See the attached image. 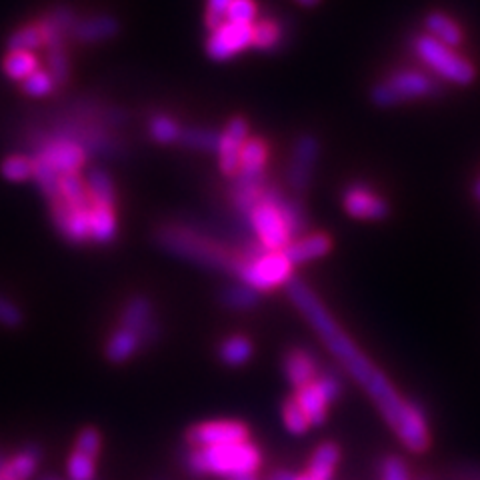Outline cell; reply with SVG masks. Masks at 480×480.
<instances>
[{"mask_svg":"<svg viewBox=\"0 0 480 480\" xmlns=\"http://www.w3.org/2000/svg\"><path fill=\"white\" fill-rule=\"evenodd\" d=\"M319 157H321V142L314 135H302L294 142L291 165H289V185L296 194H302L311 189Z\"/></svg>","mask_w":480,"mask_h":480,"instance_id":"11","label":"cell"},{"mask_svg":"<svg viewBox=\"0 0 480 480\" xmlns=\"http://www.w3.org/2000/svg\"><path fill=\"white\" fill-rule=\"evenodd\" d=\"M254 346L244 334H232L219 346V359L227 366H244L252 359Z\"/></svg>","mask_w":480,"mask_h":480,"instance_id":"27","label":"cell"},{"mask_svg":"<svg viewBox=\"0 0 480 480\" xmlns=\"http://www.w3.org/2000/svg\"><path fill=\"white\" fill-rule=\"evenodd\" d=\"M43 46H45V38L36 23L20 26L6 40L8 53H33V50Z\"/></svg>","mask_w":480,"mask_h":480,"instance_id":"31","label":"cell"},{"mask_svg":"<svg viewBox=\"0 0 480 480\" xmlns=\"http://www.w3.org/2000/svg\"><path fill=\"white\" fill-rule=\"evenodd\" d=\"M438 93V87L431 77L421 70H396L383 83L374 85L371 90V100L376 107L388 108L406 100L431 98Z\"/></svg>","mask_w":480,"mask_h":480,"instance_id":"6","label":"cell"},{"mask_svg":"<svg viewBox=\"0 0 480 480\" xmlns=\"http://www.w3.org/2000/svg\"><path fill=\"white\" fill-rule=\"evenodd\" d=\"M33 155L43 158L58 177L78 175L87 160V152L66 138H43Z\"/></svg>","mask_w":480,"mask_h":480,"instance_id":"10","label":"cell"},{"mask_svg":"<svg viewBox=\"0 0 480 480\" xmlns=\"http://www.w3.org/2000/svg\"><path fill=\"white\" fill-rule=\"evenodd\" d=\"M152 321H155V304L145 294L132 296L120 314L122 329L135 331L137 334L145 331Z\"/></svg>","mask_w":480,"mask_h":480,"instance_id":"22","label":"cell"},{"mask_svg":"<svg viewBox=\"0 0 480 480\" xmlns=\"http://www.w3.org/2000/svg\"><path fill=\"white\" fill-rule=\"evenodd\" d=\"M40 458H43V448L28 444L18 454L5 461L3 468H0V476L3 480H28L36 473Z\"/></svg>","mask_w":480,"mask_h":480,"instance_id":"21","label":"cell"},{"mask_svg":"<svg viewBox=\"0 0 480 480\" xmlns=\"http://www.w3.org/2000/svg\"><path fill=\"white\" fill-rule=\"evenodd\" d=\"M269 160V147L262 138H249L244 142L240 152V167L237 177H234V185H247L257 187L264 185V169H267Z\"/></svg>","mask_w":480,"mask_h":480,"instance_id":"15","label":"cell"},{"mask_svg":"<svg viewBox=\"0 0 480 480\" xmlns=\"http://www.w3.org/2000/svg\"><path fill=\"white\" fill-rule=\"evenodd\" d=\"M237 480H257V476H244V478H237Z\"/></svg>","mask_w":480,"mask_h":480,"instance_id":"52","label":"cell"},{"mask_svg":"<svg viewBox=\"0 0 480 480\" xmlns=\"http://www.w3.org/2000/svg\"><path fill=\"white\" fill-rule=\"evenodd\" d=\"M269 480H296V475L291 473V471H284V468H281V471H274Z\"/></svg>","mask_w":480,"mask_h":480,"instance_id":"48","label":"cell"},{"mask_svg":"<svg viewBox=\"0 0 480 480\" xmlns=\"http://www.w3.org/2000/svg\"><path fill=\"white\" fill-rule=\"evenodd\" d=\"M30 158H33V169H35L33 179L36 180V185L40 187V190H43L45 197L50 202H55L60 197V190H58L60 177L40 157L33 155Z\"/></svg>","mask_w":480,"mask_h":480,"instance_id":"34","label":"cell"},{"mask_svg":"<svg viewBox=\"0 0 480 480\" xmlns=\"http://www.w3.org/2000/svg\"><path fill=\"white\" fill-rule=\"evenodd\" d=\"M75 451L85 454L88 458H97L100 453V433L93 426H87L80 431L78 438H77V444H75Z\"/></svg>","mask_w":480,"mask_h":480,"instance_id":"45","label":"cell"},{"mask_svg":"<svg viewBox=\"0 0 480 480\" xmlns=\"http://www.w3.org/2000/svg\"><path fill=\"white\" fill-rule=\"evenodd\" d=\"M416 480H433L431 476H421V478H416Z\"/></svg>","mask_w":480,"mask_h":480,"instance_id":"53","label":"cell"},{"mask_svg":"<svg viewBox=\"0 0 480 480\" xmlns=\"http://www.w3.org/2000/svg\"><path fill=\"white\" fill-rule=\"evenodd\" d=\"M50 217L60 237L73 244H85L90 240V202L68 204L63 199L50 202Z\"/></svg>","mask_w":480,"mask_h":480,"instance_id":"9","label":"cell"},{"mask_svg":"<svg viewBox=\"0 0 480 480\" xmlns=\"http://www.w3.org/2000/svg\"><path fill=\"white\" fill-rule=\"evenodd\" d=\"M296 3L302 5V6H316L321 3V0H296Z\"/></svg>","mask_w":480,"mask_h":480,"instance_id":"49","label":"cell"},{"mask_svg":"<svg viewBox=\"0 0 480 480\" xmlns=\"http://www.w3.org/2000/svg\"><path fill=\"white\" fill-rule=\"evenodd\" d=\"M282 423L289 428V433L296 436L306 434L312 428L309 418H306V414L302 413V408L296 404L294 398H289V401H284L282 404Z\"/></svg>","mask_w":480,"mask_h":480,"instance_id":"37","label":"cell"},{"mask_svg":"<svg viewBox=\"0 0 480 480\" xmlns=\"http://www.w3.org/2000/svg\"><path fill=\"white\" fill-rule=\"evenodd\" d=\"M267 194H269V199L274 202V207L279 209L281 217L289 229L291 239L296 240V239L304 237L306 229H309V220H306V212L302 209V204L292 199H287L281 190L272 189L269 185H267Z\"/></svg>","mask_w":480,"mask_h":480,"instance_id":"18","label":"cell"},{"mask_svg":"<svg viewBox=\"0 0 480 480\" xmlns=\"http://www.w3.org/2000/svg\"><path fill=\"white\" fill-rule=\"evenodd\" d=\"M282 371L292 388H302L316 381L321 374V363L309 349H291L282 359Z\"/></svg>","mask_w":480,"mask_h":480,"instance_id":"16","label":"cell"},{"mask_svg":"<svg viewBox=\"0 0 480 480\" xmlns=\"http://www.w3.org/2000/svg\"><path fill=\"white\" fill-rule=\"evenodd\" d=\"M97 468L95 458H88L80 453H73L68 458V478L70 480H95Z\"/></svg>","mask_w":480,"mask_h":480,"instance_id":"43","label":"cell"},{"mask_svg":"<svg viewBox=\"0 0 480 480\" xmlns=\"http://www.w3.org/2000/svg\"><path fill=\"white\" fill-rule=\"evenodd\" d=\"M249 227L257 237V242L262 249L271 252H282L292 242L287 224H284L279 209L269 199L267 187L262 190L260 200L247 212Z\"/></svg>","mask_w":480,"mask_h":480,"instance_id":"7","label":"cell"},{"mask_svg":"<svg viewBox=\"0 0 480 480\" xmlns=\"http://www.w3.org/2000/svg\"><path fill=\"white\" fill-rule=\"evenodd\" d=\"M115 239H117L115 207L90 202V240L98 244H110Z\"/></svg>","mask_w":480,"mask_h":480,"instance_id":"23","label":"cell"},{"mask_svg":"<svg viewBox=\"0 0 480 480\" xmlns=\"http://www.w3.org/2000/svg\"><path fill=\"white\" fill-rule=\"evenodd\" d=\"M342 207L352 219L383 220L391 212L388 202L366 185H351L342 194Z\"/></svg>","mask_w":480,"mask_h":480,"instance_id":"13","label":"cell"},{"mask_svg":"<svg viewBox=\"0 0 480 480\" xmlns=\"http://www.w3.org/2000/svg\"><path fill=\"white\" fill-rule=\"evenodd\" d=\"M341 461V448L336 443H322L314 448V453L311 456L309 468L306 473L312 475L316 480H332L336 466Z\"/></svg>","mask_w":480,"mask_h":480,"instance_id":"24","label":"cell"},{"mask_svg":"<svg viewBox=\"0 0 480 480\" xmlns=\"http://www.w3.org/2000/svg\"><path fill=\"white\" fill-rule=\"evenodd\" d=\"M55 80L45 70H36L35 75H30L26 80H23V90L28 97H36L43 98L48 97L50 93H55Z\"/></svg>","mask_w":480,"mask_h":480,"instance_id":"41","label":"cell"},{"mask_svg":"<svg viewBox=\"0 0 480 480\" xmlns=\"http://www.w3.org/2000/svg\"><path fill=\"white\" fill-rule=\"evenodd\" d=\"M50 480H53V478H50Z\"/></svg>","mask_w":480,"mask_h":480,"instance_id":"56","label":"cell"},{"mask_svg":"<svg viewBox=\"0 0 480 480\" xmlns=\"http://www.w3.org/2000/svg\"><path fill=\"white\" fill-rule=\"evenodd\" d=\"M250 441L249 426L239 421H209L189 428V448H210Z\"/></svg>","mask_w":480,"mask_h":480,"instance_id":"8","label":"cell"},{"mask_svg":"<svg viewBox=\"0 0 480 480\" xmlns=\"http://www.w3.org/2000/svg\"><path fill=\"white\" fill-rule=\"evenodd\" d=\"M428 36H433L438 43H443L451 48H456L463 45V30L458 26L451 16H446L443 13H431L424 20Z\"/></svg>","mask_w":480,"mask_h":480,"instance_id":"26","label":"cell"},{"mask_svg":"<svg viewBox=\"0 0 480 480\" xmlns=\"http://www.w3.org/2000/svg\"><path fill=\"white\" fill-rule=\"evenodd\" d=\"M48 68H50L48 75L53 77L56 87L66 85V80L70 77V65H68V55H66L65 46L48 50Z\"/></svg>","mask_w":480,"mask_h":480,"instance_id":"40","label":"cell"},{"mask_svg":"<svg viewBox=\"0 0 480 480\" xmlns=\"http://www.w3.org/2000/svg\"><path fill=\"white\" fill-rule=\"evenodd\" d=\"M413 48L416 56L421 58L428 68H433L438 77L448 80V83L465 87L471 85L476 77V70L471 60L458 55L454 48L438 43L433 36L418 35L414 38Z\"/></svg>","mask_w":480,"mask_h":480,"instance_id":"5","label":"cell"},{"mask_svg":"<svg viewBox=\"0 0 480 480\" xmlns=\"http://www.w3.org/2000/svg\"><path fill=\"white\" fill-rule=\"evenodd\" d=\"M25 322V314L18 309V304H15L10 299H6L5 294H0V326L5 329H18Z\"/></svg>","mask_w":480,"mask_h":480,"instance_id":"46","label":"cell"},{"mask_svg":"<svg viewBox=\"0 0 480 480\" xmlns=\"http://www.w3.org/2000/svg\"><path fill=\"white\" fill-rule=\"evenodd\" d=\"M259 16V8L254 0H232L227 10V23L232 25H254Z\"/></svg>","mask_w":480,"mask_h":480,"instance_id":"39","label":"cell"},{"mask_svg":"<svg viewBox=\"0 0 480 480\" xmlns=\"http://www.w3.org/2000/svg\"><path fill=\"white\" fill-rule=\"evenodd\" d=\"M38 70V58L33 53H8L5 58V73L8 78L23 83Z\"/></svg>","mask_w":480,"mask_h":480,"instance_id":"32","label":"cell"},{"mask_svg":"<svg viewBox=\"0 0 480 480\" xmlns=\"http://www.w3.org/2000/svg\"><path fill=\"white\" fill-rule=\"evenodd\" d=\"M475 197H476V200L480 202V180L475 185Z\"/></svg>","mask_w":480,"mask_h":480,"instance_id":"51","label":"cell"},{"mask_svg":"<svg viewBox=\"0 0 480 480\" xmlns=\"http://www.w3.org/2000/svg\"><path fill=\"white\" fill-rule=\"evenodd\" d=\"M187 471L194 476H220L224 480H237L254 476L260 468V448L247 441L237 444L210 446V448H189L182 456Z\"/></svg>","mask_w":480,"mask_h":480,"instance_id":"2","label":"cell"},{"mask_svg":"<svg viewBox=\"0 0 480 480\" xmlns=\"http://www.w3.org/2000/svg\"><path fill=\"white\" fill-rule=\"evenodd\" d=\"M284 291H287L294 309L304 316L311 329L321 336V341L334 354V359L342 364V369L373 398L398 441L411 453H426L428 446H431V426H428L423 408L406 401L396 391L394 384L379 371V366L354 344V341H351V336L344 332L342 326L332 319L329 309L312 292L309 284L292 277L284 284Z\"/></svg>","mask_w":480,"mask_h":480,"instance_id":"1","label":"cell"},{"mask_svg":"<svg viewBox=\"0 0 480 480\" xmlns=\"http://www.w3.org/2000/svg\"><path fill=\"white\" fill-rule=\"evenodd\" d=\"M58 190H60V199H63L68 204H83V202H88L87 185H85V180L80 179V175H65V177H60Z\"/></svg>","mask_w":480,"mask_h":480,"instance_id":"38","label":"cell"},{"mask_svg":"<svg viewBox=\"0 0 480 480\" xmlns=\"http://www.w3.org/2000/svg\"><path fill=\"white\" fill-rule=\"evenodd\" d=\"M252 46V26L224 23L210 35L207 53L212 60H230Z\"/></svg>","mask_w":480,"mask_h":480,"instance_id":"12","label":"cell"},{"mask_svg":"<svg viewBox=\"0 0 480 480\" xmlns=\"http://www.w3.org/2000/svg\"><path fill=\"white\" fill-rule=\"evenodd\" d=\"M284 38L282 26L272 18H262L252 25V46L259 50L279 48Z\"/></svg>","mask_w":480,"mask_h":480,"instance_id":"30","label":"cell"},{"mask_svg":"<svg viewBox=\"0 0 480 480\" xmlns=\"http://www.w3.org/2000/svg\"><path fill=\"white\" fill-rule=\"evenodd\" d=\"M157 240L167 252L204 269L232 272L234 264L239 260V252L229 250L224 244L212 240L204 232L182 227V224L160 227L157 232Z\"/></svg>","mask_w":480,"mask_h":480,"instance_id":"3","label":"cell"},{"mask_svg":"<svg viewBox=\"0 0 480 480\" xmlns=\"http://www.w3.org/2000/svg\"><path fill=\"white\" fill-rule=\"evenodd\" d=\"M294 401L302 408V413L309 418L311 426H321L326 423V416H329L331 403L326 401V396L316 383L306 384L302 388H296L294 391Z\"/></svg>","mask_w":480,"mask_h":480,"instance_id":"20","label":"cell"},{"mask_svg":"<svg viewBox=\"0 0 480 480\" xmlns=\"http://www.w3.org/2000/svg\"><path fill=\"white\" fill-rule=\"evenodd\" d=\"M3 177L10 182H25L28 179H33L35 169H33V158L26 155H13L8 157L3 167H0Z\"/></svg>","mask_w":480,"mask_h":480,"instance_id":"36","label":"cell"},{"mask_svg":"<svg viewBox=\"0 0 480 480\" xmlns=\"http://www.w3.org/2000/svg\"><path fill=\"white\" fill-rule=\"evenodd\" d=\"M247 140H249V122L240 117L230 118L227 128H224V132L220 135L219 150H217L219 165L224 177L230 179L237 177L240 167V152Z\"/></svg>","mask_w":480,"mask_h":480,"instance_id":"14","label":"cell"},{"mask_svg":"<svg viewBox=\"0 0 480 480\" xmlns=\"http://www.w3.org/2000/svg\"><path fill=\"white\" fill-rule=\"evenodd\" d=\"M180 125L167 115H157L152 117L148 122V135L150 138L158 142V145H172V142L180 140Z\"/></svg>","mask_w":480,"mask_h":480,"instance_id":"33","label":"cell"},{"mask_svg":"<svg viewBox=\"0 0 480 480\" xmlns=\"http://www.w3.org/2000/svg\"><path fill=\"white\" fill-rule=\"evenodd\" d=\"M230 3L232 0H207V26L210 33L227 23V10Z\"/></svg>","mask_w":480,"mask_h":480,"instance_id":"47","label":"cell"},{"mask_svg":"<svg viewBox=\"0 0 480 480\" xmlns=\"http://www.w3.org/2000/svg\"><path fill=\"white\" fill-rule=\"evenodd\" d=\"M3 465H5V458H3V456H0V468H3Z\"/></svg>","mask_w":480,"mask_h":480,"instance_id":"54","label":"cell"},{"mask_svg":"<svg viewBox=\"0 0 480 480\" xmlns=\"http://www.w3.org/2000/svg\"><path fill=\"white\" fill-rule=\"evenodd\" d=\"M379 480H413V475L401 456L388 454L379 465Z\"/></svg>","mask_w":480,"mask_h":480,"instance_id":"42","label":"cell"},{"mask_svg":"<svg viewBox=\"0 0 480 480\" xmlns=\"http://www.w3.org/2000/svg\"><path fill=\"white\" fill-rule=\"evenodd\" d=\"M182 145L194 148V150H202V152H217L219 150V142L220 135L214 130L207 128H185L180 132V140Z\"/></svg>","mask_w":480,"mask_h":480,"instance_id":"35","label":"cell"},{"mask_svg":"<svg viewBox=\"0 0 480 480\" xmlns=\"http://www.w3.org/2000/svg\"><path fill=\"white\" fill-rule=\"evenodd\" d=\"M260 294L257 291H252L247 284H232V287H227L220 292V302L222 306H227L229 311L234 312H244V311H252L259 306Z\"/></svg>","mask_w":480,"mask_h":480,"instance_id":"28","label":"cell"},{"mask_svg":"<svg viewBox=\"0 0 480 480\" xmlns=\"http://www.w3.org/2000/svg\"><path fill=\"white\" fill-rule=\"evenodd\" d=\"M316 384L322 391V394L326 396V401L331 404H334L339 401L341 394H342V379L339 376L336 371H321V374L316 376Z\"/></svg>","mask_w":480,"mask_h":480,"instance_id":"44","label":"cell"},{"mask_svg":"<svg viewBox=\"0 0 480 480\" xmlns=\"http://www.w3.org/2000/svg\"><path fill=\"white\" fill-rule=\"evenodd\" d=\"M140 349H142L140 336L135 331L122 329L120 326V329L108 339L105 354H107L108 363L122 364V363L130 361Z\"/></svg>","mask_w":480,"mask_h":480,"instance_id":"25","label":"cell"},{"mask_svg":"<svg viewBox=\"0 0 480 480\" xmlns=\"http://www.w3.org/2000/svg\"><path fill=\"white\" fill-rule=\"evenodd\" d=\"M85 185H87V194H88L90 202L115 207V185H112V180L105 170H100V169L90 170Z\"/></svg>","mask_w":480,"mask_h":480,"instance_id":"29","label":"cell"},{"mask_svg":"<svg viewBox=\"0 0 480 480\" xmlns=\"http://www.w3.org/2000/svg\"><path fill=\"white\" fill-rule=\"evenodd\" d=\"M296 480H316V478L309 473H302V475H296Z\"/></svg>","mask_w":480,"mask_h":480,"instance_id":"50","label":"cell"},{"mask_svg":"<svg viewBox=\"0 0 480 480\" xmlns=\"http://www.w3.org/2000/svg\"><path fill=\"white\" fill-rule=\"evenodd\" d=\"M331 250H332V240L329 234L314 232V234H304V237L292 240L289 247L282 250V254L287 257L292 267H299V264L326 257Z\"/></svg>","mask_w":480,"mask_h":480,"instance_id":"17","label":"cell"},{"mask_svg":"<svg viewBox=\"0 0 480 480\" xmlns=\"http://www.w3.org/2000/svg\"><path fill=\"white\" fill-rule=\"evenodd\" d=\"M118 30H120V25L117 18L102 15V16L78 20L70 35H73V38L78 40V43L93 45V43H102V40L117 36Z\"/></svg>","mask_w":480,"mask_h":480,"instance_id":"19","label":"cell"},{"mask_svg":"<svg viewBox=\"0 0 480 480\" xmlns=\"http://www.w3.org/2000/svg\"><path fill=\"white\" fill-rule=\"evenodd\" d=\"M292 269L294 267L282 252L262 250L254 259L239 257L230 274H234L239 282L247 284V287L260 294L284 287L292 279Z\"/></svg>","mask_w":480,"mask_h":480,"instance_id":"4","label":"cell"},{"mask_svg":"<svg viewBox=\"0 0 480 480\" xmlns=\"http://www.w3.org/2000/svg\"><path fill=\"white\" fill-rule=\"evenodd\" d=\"M0 480H3V476H0Z\"/></svg>","mask_w":480,"mask_h":480,"instance_id":"55","label":"cell"}]
</instances>
